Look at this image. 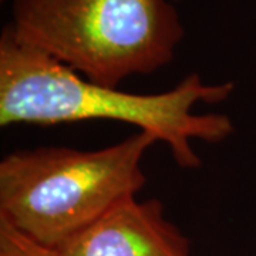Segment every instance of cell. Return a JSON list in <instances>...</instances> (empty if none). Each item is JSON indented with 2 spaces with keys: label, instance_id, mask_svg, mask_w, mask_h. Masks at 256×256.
I'll return each mask as SVG.
<instances>
[{
  "label": "cell",
  "instance_id": "cell-1",
  "mask_svg": "<svg viewBox=\"0 0 256 256\" xmlns=\"http://www.w3.org/2000/svg\"><path fill=\"white\" fill-rule=\"evenodd\" d=\"M234 82L206 84L198 73L158 94H132L82 77L18 40L10 24L0 36V126H56L86 120H114L148 131L170 146L181 168L201 165L192 141L222 142L234 132L225 114H196L198 102L228 98Z\"/></svg>",
  "mask_w": 256,
  "mask_h": 256
},
{
  "label": "cell",
  "instance_id": "cell-2",
  "mask_svg": "<svg viewBox=\"0 0 256 256\" xmlns=\"http://www.w3.org/2000/svg\"><path fill=\"white\" fill-rule=\"evenodd\" d=\"M156 137L138 131L94 151L40 146L0 161V216L47 246L57 248L144 185L141 168Z\"/></svg>",
  "mask_w": 256,
  "mask_h": 256
},
{
  "label": "cell",
  "instance_id": "cell-3",
  "mask_svg": "<svg viewBox=\"0 0 256 256\" xmlns=\"http://www.w3.org/2000/svg\"><path fill=\"white\" fill-rule=\"evenodd\" d=\"M18 40L116 87L168 64L184 37L172 0H12Z\"/></svg>",
  "mask_w": 256,
  "mask_h": 256
},
{
  "label": "cell",
  "instance_id": "cell-4",
  "mask_svg": "<svg viewBox=\"0 0 256 256\" xmlns=\"http://www.w3.org/2000/svg\"><path fill=\"white\" fill-rule=\"evenodd\" d=\"M58 256H191L158 200H124L56 248Z\"/></svg>",
  "mask_w": 256,
  "mask_h": 256
},
{
  "label": "cell",
  "instance_id": "cell-5",
  "mask_svg": "<svg viewBox=\"0 0 256 256\" xmlns=\"http://www.w3.org/2000/svg\"><path fill=\"white\" fill-rule=\"evenodd\" d=\"M0 256H58V252L30 238L0 216Z\"/></svg>",
  "mask_w": 256,
  "mask_h": 256
},
{
  "label": "cell",
  "instance_id": "cell-6",
  "mask_svg": "<svg viewBox=\"0 0 256 256\" xmlns=\"http://www.w3.org/2000/svg\"><path fill=\"white\" fill-rule=\"evenodd\" d=\"M172 2H178V0H172Z\"/></svg>",
  "mask_w": 256,
  "mask_h": 256
}]
</instances>
